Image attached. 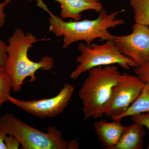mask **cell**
Returning <instances> with one entry per match:
<instances>
[{
    "label": "cell",
    "instance_id": "1",
    "mask_svg": "<svg viewBox=\"0 0 149 149\" xmlns=\"http://www.w3.org/2000/svg\"><path fill=\"white\" fill-rule=\"evenodd\" d=\"M37 2V6L49 15V32H53L56 37L63 36V48L64 49L78 41H85L88 45H90L96 39H100L101 41H112L115 36L109 29L125 23L123 19L117 18L118 15L125 11L124 10L108 13L103 9L95 19L66 22L52 13L42 0H38Z\"/></svg>",
    "mask_w": 149,
    "mask_h": 149
},
{
    "label": "cell",
    "instance_id": "2",
    "mask_svg": "<svg viewBox=\"0 0 149 149\" xmlns=\"http://www.w3.org/2000/svg\"><path fill=\"white\" fill-rule=\"evenodd\" d=\"M45 39L38 40L32 33L25 34L23 30L16 28L8 40L6 52L8 58L5 68L10 77L14 92L21 91L25 78L30 77L29 82L37 79L35 72L39 69L49 71L53 68V59L51 56H44L37 62L31 60L28 52L34 43Z\"/></svg>",
    "mask_w": 149,
    "mask_h": 149
},
{
    "label": "cell",
    "instance_id": "3",
    "mask_svg": "<svg viewBox=\"0 0 149 149\" xmlns=\"http://www.w3.org/2000/svg\"><path fill=\"white\" fill-rule=\"evenodd\" d=\"M88 72V76L78 92L85 121L104 115L113 89L121 74L115 65L95 68Z\"/></svg>",
    "mask_w": 149,
    "mask_h": 149
},
{
    "label": "cell",
    "instance_id": "4",
    "mask_svg": "<svg viewBox=\"0 0 149 149\" xmlns=\"http://www.w3.org/2000/svg\"><path fill=\"white\" fill-rule=\"evenodd\" d=\"M0 128L16 137L22 149H77L79 147L77 141L65 140L61 132L53 126L48 127L47 133H43L9 113L0 115Z\"/></svg>",
    "mask_w": 149,
    "mask_h": 149
},
{
    "label": "cell",
    "instance_id": "5",
    "mask_svg": "<svg viewBox=\"0 0 149 149\" xmlns=\"http://www.w3.org/2000/svg\"><path fill=\"white\" fill-rule=\"evenodd\" d=\"M78 49L81 54L76 59L78 65L70 76L73 80L98 67L117 64L125 70H129L138 66L133 60L121 53L112 40L101 45L80 43Z\"/></svg>",
    "mask_w": 149,
    "mask_h": 149
},
{
    "label": "cell",
    "instance_id": "6",
    "mask_svg": "<svg viewBox=\"0 0 149 149\" xmlns=\"http://www.w3.org/2000/svg\"><path fill=\"white\" fill-rule=\"evenodd\" d=\"M144 85L136 75L121 74L113 89L104 115L113 119L125 112L138 97Z\"/></svg>",
    "mask_w": 149,
    "mask_h": 149
},
{
    "label": "cell",
    "instance_id": "7",
    "mask_svg": "<svg viewBox=\"0 0 149 149\" xmlns=\"http://www.w3.org/2000/svg\"><path fill=\"white\" fill-rule=\"evenodd\" d=\"M74 91L71 84H65L56 96L47 99L23 101L10 96L9 101L22 110L40 118H52L64 111Z\"/></svg>",
    "mask_w": 149,
    "mask_h": 149
},
{
    "label": "cell",
    "instance_id": "8",
    "mask_svg": "<svg viewBox=\"0 0 149 149\" xmlns=\"http://www.w3.org/2000/svg\"><path fill=\"white\" fill-rule=\"evenodd\" d=\"M119 51L138 66L149 63V26L135 23L132 33L114 36L112 40Z\"/></svg>",
    "mask_w": 149,
    "mask_h": 149
},
{
    "label": "cell",
    "instance_id": "9",
    "mask_svg": "<svg viewBox=\"0 0 149 149\" xmlns=\"http://www.w3.org/2000/svg\"><path fill=\"white\" fill-rule=\"evenodd\" d=\"M93 126L99 141L107 149H114L127 127L122 125L121 120L109 122L104 119L95 123Z\"/></svg>",
    "mask_w": 149,
    "mask_h": 149
},
{
    "label": "cell",
    "instance_id": "10",
    "mask_svg": "<svg viewBox=\"0 0 149 149\" xmlns=\"http://www.w3.org/2000/svg\"><path fill=\"white\" fill-rule=\"evenodd\" d=\"M61 6V17L63 19L72 18L79 21L82 18L81 13L85 11L93 10L97 13L103 9L100 0H54Z\"/></svg>",
    "mask_w": 149,
    "mask_h": 149
},
{
    "label": "cell",
    "instance_id": "11",
    "mask_svg": "<svg viewBox=\"0 0 149 149\" xmlns=\"http://www.w3.org/2000/svg\"><path fill=\"white\" fill-rule=\"evenodd\" d=\"M146 135L143 125L133 122L127 128L114 149H142Z\"/></svg>",
    "mask_w": 149,
    "mask_h": 149
},
{
    "label": "cell",
    "instance_id": "12",
    "mask_svg": "<svg viewBox=\"0 0 149 149\" xmlns=\"http://www.w3.org/2000/svg\"><path fill=\"white\" fill-rule=\"evenodd\" d=\"M149 111V83H145L141 93L130 107L122 114L112 119L121 120L123 118Z\"/></svg>",
    "mask_w": 149,
    "mask_h": 149
},
{
    "label": "cell",
    "instance_id": "13",
    "mask_svg": "<svg viewBox=\"0 0 149 149\" xmlns=\"http://www.w3.org/2000/svg\"><path fill=\"white\" fill-rule=\"evenodd\" d=\"M135 23L149 26V0H130Z\"/></svg>",
    "mask_w": 149,
    "mask_h": 149
},
{
    "label": "cell",
    "instance_id": "14",
    "mask_svg": "<svg viewBox=\"0 0 149 149\" xmlns=\"http://www.w3.org/2000/svg\"><path fill=\"white\" fill-rule=\"evenodd\" d=\"M12 88L11 80L5 68L0 65V109L3 104L9 101Z\"/></svg>",
    "mask_w": 149,
    "mask_h": 149
},
{
    "label": "cell",
    "instance_id": "15",
    "mask_svg": "<svg viewBox=\"0 0 149 149\" xmlns=\"http://www.w3.org/2000/svg\"><path fill=\"white\" fill-rule=\"evenodd\" d=\"M134 72L144 83H149V63H144L134 68Z\"/></svg>",
    "mask_w": 149,
    "mask_h": 149
},
{
    "label": "cell",
    "instance_id": "16",
    "mask_svg": "<svg viewBox=\"0 0 149 149\" xmlns=\"http://www.w3.org/2000/svg\"><path fill=\"white\" fill-rule=\"evenodd\" d=\"M130 118L133 122L143 125L144 127L148 128L149 131V111L133 116ZM147 149H149V143Z\"/></svg>",
    "mask_w": 149,
    "mask_h": 149
},
{
    "label": "cell",
    "instance_id": "17",
    "mask_svg": "<svg viewBox=\"0 0 149 149\" xmlns=\"http://www.w3.org/2000/svg\"><path fill=\"white\" fill-rule=\"evenodd\" d=\"M4 142L6 149H18L21 145L18 139L12 135L6 136Z\"/></svg>",
    "mask_w": 149,
    "mask_h": 149
},
{
    "label": "cell",
    "instance_id": "18",
    "mask_svg": "<svg viewBox=\"0 0 149 149\" xmlns=\"http://www.w3.org/2000/svg\"><path fill=\"white\" fill-rule=\"evenodd\" d=\"M6 44L3 41L0 36V65L5 66L8 58Z\"/></svg>",
    "mask_w": 149,
    "mask_h": 149
},
{
    "label": "cell",
    "instance_id": "19",
    "mask_svg": "<svg viewBox=\"0 0 149 149\" xmlns=\"http://www.w3.org/2000/svg\"><path fill=\"white\" fill-rule=\"evenodd\" d=\"M10 1H4L3 3L0 2V29L4 25L6 22V14L5 8Z\"/></svg>",
    "mask_w": 149,
    "mask_h": 149
},
{
    "label": "cell",
    "instance_id": "20",
    "mask_svg": "<svg viewBox=\"0 0 149 149\" xmlns=\"http://www.w3.org/2000/svg\"><path fill=\"white\" fill-rule=\"evenodd\" d=\"M7 135L4 130L0 128V149H6L4 140Z\"/></svg>",
    "mask_w": 149,
    "mask_h": 149
},
{
    "label": "cell",
    "instance_id": "21",
    "mask_svg": "<svg viewBox=\"0 0 149 149\" xmlns=\"http://www.w3.org/2000/svg\"><path fill=\"white\" fill-rule=\"evenodd\" d=\"M4 1H10V0H4ZM31 0H29V1H30Z\"/></svg>",
    "mask_w": 149,
    "mask_h": 149
}]
</instances>
